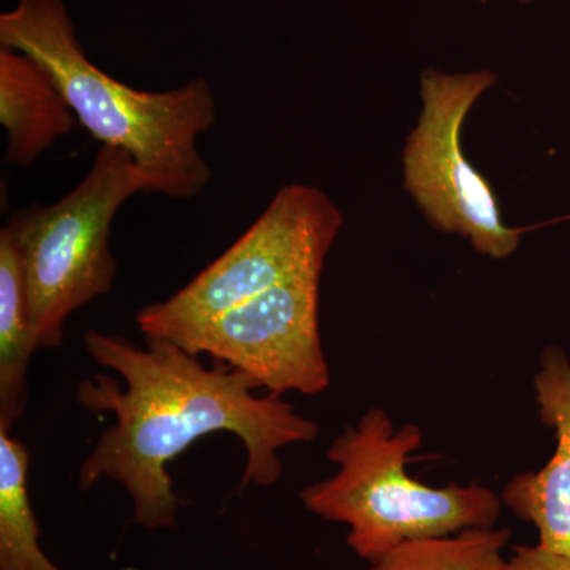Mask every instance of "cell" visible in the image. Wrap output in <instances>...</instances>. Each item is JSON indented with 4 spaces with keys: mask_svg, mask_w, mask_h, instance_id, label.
Instances as JSON below:
<instances>
[{
    "mask_svg": "<svg viewBox=\"0 0 570 570\" xmlns=\"http://www.w3.org/2000/svg\"><path fill=\"white\" fill-rule=\"evenodd\" d=\"M138 193H145V183L132 156L102 145L70 194L10 217L6 228L20 254L37 348L61 346L67 318L110 294L118 273L110 247L112 219Z\"/></svg>",
    "mask_w": 570,
    "mask_h": 570,
    "instance_id": "277c9868",
    "label": "cell"
},
{
    "mask_svg": "<svg viewBox=\"0 0 570 570\" xmlns=\"http://www.w3.org/2000/svg\"><path fill=\"white\" fill-rule=\"evenodd\" d=\"M417 425L393 426L387 412L371 407L333 441V478L299 493L314 515L346 524L347 546L374 562L409 540L441 538L472 528L497 527L502 501L471 483L434 489L407 474L409 455L422 445Z\"/></svg>",
    "mask_w": 570,
    "mask_h": 570,
    "instance_id": "3957f363",
    "label": "cell"
},
{
    "mask_svg": "<svg viewBox=\"0 0 570 570\" xmlns=\"http://www.w3.org/2000/svg\"><path fill=\"white\" fill-rule=\"evenodd\" d=\"M534 379L542 422L554 430L557 449L540 471L510 480L501 501L539 532V547L570 558V362L560 347L542 354Z\"/></svg>",
    "mask_w": 570,
    "mask_h": 570,
    "instance_id": "ba28073f",
    "label": "cell"
},
{
    "mask_svg": "<svg viewBox=\"0 0 570 570\" xmlns=\"http://www.w3.org/2000/svg\"><path fill=\"white\" fill-rule=\"evenodd\" d=\"M145 337L141 348L126 336L86 332V352L116 371L124 387L96 374L77 390L82 407L116 419L81 464L80 490L102 479L119 483L132 501L135 523L146 530L175 527L179 499L167 464L206 434L225 431L243 442V489L275 485L283 475L279 450L316 441V422L275 393L255 395L261 387L247 374L223 363L205 366L174 341Z\"/></svg>",
    "mask_w": 570,
    "mask_h": 570,
    "instance_id": "6da1fadb",
    "label": "cell"
},
{
    "mask_svg": "<svg viewBox=\"0 0 570 570\" xmlns=\"http://www.w3.org/2000/svg\"><path fill=\"white\" fill-rule=\"evenodd\" d=\"M341 225L340 209L317 187H283L230 249L178 294L138 311V328L170 340L285 281L322 275Z\"/></svg>",
    "mask_w": 570,
    "mask_h": 570,
    "instance_id": "5b68a950",
    "label": "cell"
},
{
    "mask_svg": "<svg viewBox=\"0 0 570 570\" xmlns=\"http://www.w3.org/2000/svg\"><path fill=\"white\" fill-rule=\"evenodd\" d=\"M0 122L7 132L3 164L26 168L69 135L78 118L43 66L0 47Z\"/></svg>",
    "mask_w": 570,
    "mask_h": 570,
    "instance_id": "9c48e42d",
    "label": "cell"
},
{
    "mask_svg": "<svg viewBox=\"0 0 570 570\" xmlns=\"http://www.w3.org/2000/svg\"><path fill=\"white\" fill-rule=\"evenodd\" d=\"M497 82L490 70L422 75L423 110L403 153L404 187L439 230L466 236L479 254L509 257L520 230L501 219L490 183L474 170L461 146L464 119Z\"/></svg>",
    "mask_w": 570,
    "mask_h": 570,
    "instance_id": "8992f818",
    "label": "cell"
},
{
    "mask_svg": "<svg viewBox=\"0 0 570 570\" xmlns=\"http://www.w3.org/2000/svg\"><path fill=\"white\" fill-rule=\"evenodd\" d=\"M321 275L285 281L168 341L242 371L258 387L318 395L330 385L318 335Z\"/></svg>",
    "mask_w": 570,
    "mask_h": 570,
    "instance_id": "52a82bcc",
    "label": "cell"
},
{
    "mask_svg": "<svg viewBox=\"0 0 570 570\" xmlns=\"http://www.w3.org/2000/svg\"><path fill=\"white\" fill-rule=\"evenodd\" d=\"M509 528H472L441 535L409 540L366 570H505Z\"/></svg>",
    "mask_w": 570,
    "mask_h": 570,
    "instance_id": "7c38bea8",
    "label": "cell"
},
{
    "mask_svg": "<svg viewBox=\"0 0 570 570\" xmlns=\"http://www.w3.org/2000/svg\"><path fill=\"white\" fill-rule=\"evenodd\" d=\"M505 570H570V558L539 546H519L508 558Z\"/></svg>",
    "mask_w": 570,
    "mask_h": 570,
    "instance_id": "4fadbf2b",
    "label": "cell"
},
{
    "mask_svg": "<svg viewBox=\"0 0 570 570\" xmlns=\"http://www.w3.org/2000/svg\"><path fill=\"white\" fill-rule=\"evenodd\" d=\"M29 464L28 448L0 431V570H62L40 547L28 493Z\"/></svg>",
    "mask_w": 570,
    "mask_h": 570,
    "instance_id": "8fae6325",
    "label": "cell"
},
{
    "mask_svg": "<svg viewBox=\"0 0 570 570\" xmlns=\"http://www.w3.org/2000/svg\"><path fill=\"white\" fill-rule=\"evenodd\" d=\"M0 47L26 52L48 70L78 122L102 145L132 156L146 194L189 200L212 181L197 148L217 121L204 77L163 92L115 80L86 58L63 0H18L0 14Z\"/></svg>",
    "mask_w": 570,
    "mask_h": 570,
    "instance_id": "7a4b0ae2",
    "label": "cell"
},
{
    "mask_svg": "<svg viewBox=\"0 0 570 570\" xmlns=\"http://www.w3.org/2000/svg\"><path fill=\"white\" fill-rule=\"evenodd\" d=\"M519 2H521V3H528V2H531V0H519Z\"/></svg>",
    "mask_w": 570,
    "mask_h": 570,
    "instance_id": "5bb4252c",
    "label": "cell"
},
{
    "mask_svg": "<svg viewBox=\"0 0 570 570\" xmlns=\"http://www.w3.org/2000/svg\"><path fill=\"white\" fill-rule=\"evenodd\" d=\"M36 351L20 254L3 227L0 230V431L10 433L28 406L26 374Z\"/></svg>",
    "mask_w": 570,
    "mask_h": 570,
    "instance_id": "30bf717a",
    "label": "cell"
}]
</instances>
